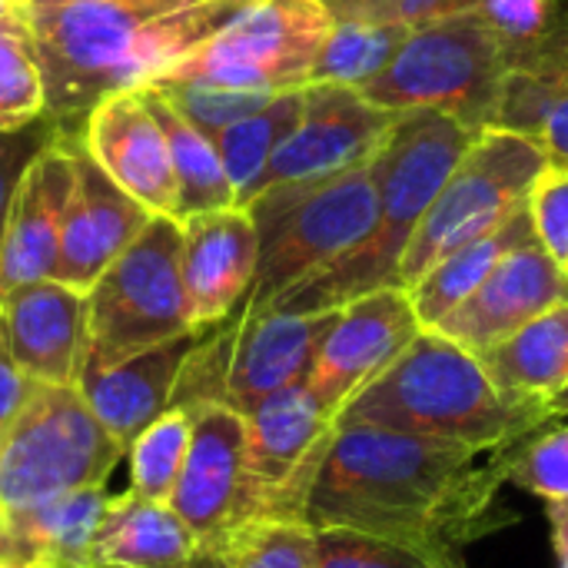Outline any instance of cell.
<instances>
[{"label": "cell", "instance_id": "1", "mask_svg": "<svg viewBox=\"0 0 568 568\" xmlns=\"http://www.w3.org/2000/svg\"><path fill=\"white\" fill-rule=\"evenodd\" d=\"M479 453L376 426H333L303 503L310 529H356L463 549L519 523Z\"/></svg>", "mask_w": 568, "mask_h": 568}, {"label": "cell", "instance_id": "2", "mask_svg": "<svg viewBox=\"0 0 568 568\" xmlns=\"http://www.w3.org/2000/svg\"><path fill=\"white\" fill-rule=\"evenodd\" d=\"M250 0H73L30 10L60 140H80L87 113L116 90L146 87L213 37Z\"/></svg>", "mask_w": 568, "mask_h": 568}, {"label": "cell", "instance_id": "3", "mask_svg": "<svg viewBox=\"0 0 568 568\" xmlns=\"http://www.w3.org/2000/svg\"><path fill=\"white\" fill-rule=\"evenodd\" d=\"M552 419L559 416L549 403L503 393L476 353L423 329L336 413L333 426H376L486 456Z\"/></svg>", "mask_w": 568, "mask_h": 568}, {"label": "cell", "instance_id": "4", "mask_svg": "<svg viewBox=\"0 0 568 568\" xmlns=\"http://www.w3.org/2000/svg\"><path fill=\"white\" fill-rule=\"evenodd\" d=\"M479 133L439 110H403L369 156L376 183V226L336 263L306 276L266 310L326 313L373 290L399 286L403 253L433 196Z\"/></svg>", "mask_w": 568, "mask_h": 568}, {"label": "cell", "instance_id": "5", "mask_svg": "<svg viewBox=\"0 0 568 568\" xmlns=\"http://www.w3.org/2000/svg\"><path fill=\"white\" fill-rule=\"evenodd\" d=\"M260 233L253 290L240 310L260 313L286 290L359 246L376 226V183L369 163L310 186H280L243 206Z\"/></svg>", "mask_w": 568, "mask_h": 568}, {"label": "cell", "instance_id": "6", "mask_svg": "<svg viewBox=\"0 0 568 568\" xmlns=\"http://www.w3.org/2000/svg\"><path fill=\"white\" fill-rule=\"evenodd\" d=\"M123 456L126 449L100 426L77 386L33 383L17 419L0 436V516L106 486Z\"/></svg>", "mask_w": 568, "mask_h": 568}, {"label": "cell", "instance_id": "7", "mask_svg": "<svg viewBox=\"0 0 568 568\" xmlns=\"http://www.w3.org/2000/svg\"><path fill=\"white\" fill-rule=\"evenodd\" d=\"M503 80V47L466 7L413 27L393 63L359 93L386 110H439L483 133L496 120Z\"/></svg>", "mask_w": 568, "mask_h": 568}, {"label": "cell", "instance_id": "8", "mask_svg": "<svg viewBox=\"0 0 568 568\" xmlns=\"http://www.w3.org/2000/svg\"><path fill=\"white\" fill-rule=\"evenodd\" d=\"M180 220L150 216L140 236L87 290V363L113 366L196 333L180 273Z\"/></svg>", "mask_w": 568, "mask_h": 568}, {"label": "cell", "instance_id": "9", "mask_svg": "<svg viewBox=\"0 0 568 568\" xmlns=\"http://www.w3.org/2000/svg\"><path fill=\"white\" fill-rule=\"evenodd\" d=\"M546 163L532 136L483 130L419 220L399 263V286L409 290L436 260L509 223L526 206Z\"/></svg>", "mask_w": 568, "mask_h": 568}, {"label": "cell", "instance_id": "10", "mask_svg": "<svg viewBox=\"0 0 568 568\" xmlns=\"http://www.w3.org/2000/svg\"><path fill=\"white\" fill-rule=\"evenodd\" d=\"M329 27L333 17L316 0H250L150 83H220L253 93L300 90L310 83Z\"/></svg>", "mask_w": 568, "mask_h": 568}, {"label": "cell", "instance_id": "11", "mask_svg": "<svg viewBox=\"0 0 568 568\" xmlns=\"http://www.w3.org/2000/svg\"><path fill=\"white\" fill-rule=\"evenodd\" d=\"M333 413L310 383L286 386L246 413V469L253 519H296L333 439Z\"/></svg>", "mask_w": 568, "mask_h": 568}, {"label": "cell", "instance_id": "12", "mask_svg": "<svg viewBox=\"0 0 568 568\" xmlns=\"http://www.w3.org/2000/svg\"><path fill=\"white\" fill-rule=\"evenodd\" d=\"M399 113L403 110H386L366 100L353 87L306 83L300 123L266 163L253 200L266 190L310 186L369 163Z\"/></svg>", "mask_w": 568, "mask_h": 568}, {"label": "cell", "instance_id": "13", "mask_svg": "<svg viewBox=\"0 0 568 568\" xmlns=\"http://www.w3.org/2000/svg\"><path fill=\"white\" fill-rule=\"evenodd\" d=\"M190 416L193 436L170 506L203 546L220 539L233 526L253 519L246 469V416L226 403L193 406Z\"/></svg>", "mask_w": 568, "mask_h": 568}, {"label": "cell", "instance_id": "14", "mask_svg": "<svg viewBox=\"0 0 568 568\" xmlns=\"http://www.w3.org/2000/svg\"><path fill=\"white\" fill-rule=\"evenodd\" d=\"M423 323L403 286L373 290L336 310L316 353L310 389L336 416L366 383H373L416 336Z\"/></svg>", "mask_w": 568, "mask_h": 568}, {"label": "cell", "instance_id": "15", "mask_svg": "<svg viewBox=\"0 0 568 568\" xmlns=\"http://www.w3.org/2000/svg\"><path fill=\"white\" fill-rule=\"evenodd\" d=\"M559 303H568V270L529 236L433 329L479 356Z\"/></svg>", "mask_w": 568, "mask_h": 568}, {"label": "cell", "instance_id": "16", "mask_svg": "<svg viewBox=\"0 0 568 568\" xmlns=\"http://www.w3.org/2000/svg\"><path fill=\"white\" fill-rule=\"evenodd\" d=\"M73 166V190L60 233V256L53 280L87 293L100 273L140 236L150 223V210L120 190L80 146V140H63Z\"/></svg>", "mask_w": 568, "mask_h": 568}, {"label": "cell", "instance_id": "17", "mask_svg": "<svg viewBox=\"0 0 568 568\" xmlns=\"http://www.w3.org/2000/svg\"><path fill=\"white\" fill-rule=\"evenodd\" d=\"M80 146L153 216L176 220V176L166 136L140 90L106 93L83 120Z\"/></svg>", "mask_w": 568, "mask_h": 568}, {"label": "cell", "instance_id": "18", "mask_svg": "<svg viewBox=\"0 0 568 568\" xmlns=\"http://www.w3.org/2000/svg\"><path fill=\"white\" fill-rule=\"evenodd\" d=\"M180 273L193 329H210L236 316L253 290L260 233L243 206L210 210L180 220Z\"/></svg>", "mask_w": 568, "mask_h": 568}, {"label": "cell", "instance_id": "19", "mask_svg": "<svg viewBox=\"0 0 568 568\" xmlns=\"http://www.w3.org/2000/svg\"><path fill=\"white\" fill-rule=\"evenodd\" d=\"M236 343L226 373V406L250 413L260 399L306 383L316 363V353L336 320V310L326 313H236Z\"/></svg>", "mask_w": 568, "mask_h": 568}, {"label": "cell", "instance_id": "20", "mask_svg": "<svg viewBox=\"0 0 568 568\" xmlns=\"http://www.w3.org/2000/svg\"><path fill=\"white\" fill-rule=\"evenodd\" d=\"M17 366L47 386H77L87 363V293L40 280L0 296Z\"/></svg>", "mask_w": 568, "mask_h": 568}, {"label": "cell", "instance_id": "21", "mask_svg": "<svg viewBox=\"0 0 568 568\" xmlns=\"http://www.w3.org/2000/svg\"><path fill=\"white\" fill-rule=\"evenodd\" d=\"M70 190H73V166H70L67 143L57 136L27 166L17 186L3 246H0V296L27 283L53 280Z\"/></svg>", "mask_w": 568, "mask_h": 568}, {"label": "cell", "instance_id": "22", "mask_svg": "<svg viewBox=\"0 0 568 568\" xmlns=\"http://www.w3.org/2000/svg\"><path fill=\"white\" fill-rule=\"evenodd\" d=\"M200 336L203 329L166 339L113 366H83L77 389L87 399L90 413L100 419V426L123 449L170 409L180 366Z\"/></svg>", "mask_w": 568, "mask_h": 568}, {"label": "cell", "instance_id": "23", "mask_svg": "<svg viewBox=\"0 0 568 568\" xmlns=\"http://www.w3.org/2000/svg\"><path fill=\"white\" fill-rule=\"evenodd\" d=\"M200 549L170 503L123 493L106 503L90 568H183Z\"/></svg>", "mask_w": 568, "mask_h": 568}, {"label": "cell", "instance_id": "24", "mask_svg": "<svg viewBox=\"0 0 568 568\" xmlns=\"http://www.w3.org/2000/svg\"><path fill=\"white\" fill-rule=\"evenodd\" d=\"M503 63L506 80L489 130H513L536 140L549 110L568 93V7L542 37L503 50Z\"/></svg>", "mask_w": 568, "mask_h": 568}, {"label": "cell", "instance_id": "25", "mask_svg": "<svg viewBox=\"0 0 568 568\" xmlns=\"http://www.w3.org/2000/svg\"><path fill=\"white\" fill-rule=\"evenodd\" d=\"M479 359L503 393L552 403L568 386V303L529 320Z\"/></svg>", "mask_w": 568, "mask_h": 568}, {"label": "cell", "instance_id": "26", "mask_svg": "<svg viewBox=\"0 0 568 568\" xmlns=\"http://www.w3.org/2000/svg\"><path fill=\"white\" fill-rule=\"evenodd\" d=\"M532 233V223H529V213L526 206L509 220L503 223L499 230L446 253L443 260H436L406 293L413 300V310L423 323V329H433L439 326L489 273L493 266L509 253L516 250L519 243H526Z\"/></svg>", "mask_w": 568, "mask_h": 568}, {"label": "cell", "instance_id": "27", "mask_svg": "<svg viewBox=\"0 0 568 568\" xmlns=\"http://www.w3.org/2000/svg\"><path fill=\"white\" fill-rule=\"evenodd\" d=\"M136 90L153 110L170 146V163L176 176V220L236 206V193L230 186V176L223 170L213 140L200 126H193L160 90L153 87H136Z\"/></svg>", "mask_w": 568, "mask_h": 568}, {"label": "cell", "instance_id": "28", "mask_svg": "<svg viewBox=\"0 0 568 568\" xmlns=\"http://www.w3.org/2000/svg\"><path fill=\"white\" fill-rule=\"evenodd\" d=\"M106 503L110 496L103 493V486H90V489L67 493L30 513L7 516V519L17 526L20 542L30 556V566L57 562L63 568H90L93 536H97Z\"/></svg>", "mask_w": 568, "mask_h": 568}, {"label": "cell", "instance_id": "29", "mask_svg": "<svg viewBox=\"0 0 568 568\" xmlns=\"http://www.w3.org/2000/svg\"><path fill=\"white\" fill-rule=\"evenodd\" d=\"M300 113H303V87L276 93L266 106H260L256 113L236 120L233 126L213 136V146L236 193V206H246L253 200L266 163L273 160L280 143L293 133Z\"/></svg>", "mask_w": 568, "mask_h": 568}, {"label": "cell", "instance_id": "30", "mask_svg": "<svg viewBox=\"0 0 568 568\" xmlns=\"http://www.w3.org/2000/svg\"><path fill=\"white\" fill-rule=\"evenodd\" d=\"M413 27L393 17H353L333 20L323 50L313 63L310 83H339L363 90L369 87L399 53Z\"/></svg>", "mask_w": 568, "mask_h": 568}, {"label": "cell", "instance_id": "31", "mask_svg": "<svg viewBox=\"0 0 568 568\" xmlns=\"http://www.w3.org/2000/svg\"><path fill=\"white\" fill-rule=\"evenodd\" d=\"M203 546L226 568H320L316 529L296 519H246Z\"/></svg>", "mask_w": 568, "mask_h": 568}, {"label": "cell", "instance_id": "32", "mask_svg": "<svg viewBox=\"0 0 568 568\" xmlns=\"http://www.w3.org/2000/svg\"><path fill=\"white\" fill-rule=\"evenodd\" d=\"M47 110L30 10L0 13V130L23 126Z\"/></svg>", "mask_w": 568, "mask_h": 568}, {"label": "cell", "instance_id": "33", "mask_svg": "<svg viewBox=\"0 0 568 568\" xmlns=\"http://www.w3.org/2000/svg\"><path fill=\"white\" fill-rule=\"evenodd\" d=\"M320 568H469L456 549L409 539L369 536L356 529H316Z\"/></svg>", "mask_w": 568, "mask_h": 568}, {"label": "cell", "instance_id": "34", "mask_svg": "<svg viewBox=\"0 0 568 568\" xmlns=\"http://www.w3.org/2000/svg\"><path fill=\"white\" fill-rule=\"evenodd\" d=\"M193 436V416L190 409H166L160 419H153L130 446V493L156 503H170L173 486L180 479L186 449Z\"/></svg>", "mask_w": 568, "mask_h": 568}, {"label": "cell", "instance_id": "35", "mask_svg": "<svg viewBox=\"0 0 568 568\" xmlns=\"http://www.w3.org/2000/svg\"><path fill=\"white\" fill-rule=\"evenodd\" d=\"M493 466L506 486L539 496L542 503L568 499V423L556 426L552 419L513 446L493 453Z\"/></svg>", "mask_w": 568, "mask_h": 568}, {"label": "cell", "instance_id": "36", "mask_svg": "<svg viewBox=\"0 0 568 568\" xmlns=\"http://www.w3.org/2000/svg\"><path fill=\"white\" fill-rule=\"evenodd\" d=\"M160 90L193 126H200L210 140L233 126L236 120L256 113L266 106L276 93H253V90H233L220 83H150Z\"/></svg>", "mask_w": 568, "mask_h": 568}, {"label": "cell", "instance_id": "37", "mask_svg": "<svg viewBox=\"0 0 568 568\" xmlns=\"http://www.w3.org/2000/svg\"><path fill=\"white\" fill-rule=\"evenodd\" d=\"M568 3L562 0H476L469 10L496 33L499 47H523L552 30Z\"/></svg>", "mask_w": 568, "mask_h": 568}, {"label": "cell", "instance_id": "38", "mask_svg": "<svg viewBox=\"0 0 568 568\" xmlns=\"http://www.w3.org/2000/svg\"><path fill=\"white\" fill-rule=\"evenodd\" d=\"M60 136L57 123L43 113L23 126H3L0 130V246L10 220V206L17 196V186L27 173V166Z\"/></svg>", "mask_w": 568, "mask_h": 568}, {"label": "cell", "instance_id": "39", "mask_svg": "<svg viewBox=\"0 0 568 568\" xmlns=\"http://www.w3.org/2000/svg\"><path fill=\"white\" fill-rule=\"evenodd\" d=\"M526 213L542 250L568 270V170L546 163L529 190Z\"/></svg>", "mask_w": 568, "mask_h": 568}, {"label": "cell", "instance_id": "40", "mask_svg": "<svg viewBox=\"0 0 568 568\" xmlns=\"http://www.w3.org/2000/svg\"><path fill=\"white\" fill-rule=\"evenodd\" d=\"M33 379L17 366V356L10 349V336H7V320L0 313V436L7 433V426L17 419L20 406L30 396Z\"/></svg>", "mask_w": 568, "mask_h": 568}, {"label": "cell", "instance_id": "41", "mask_svg": "<svg viewBox=\"0 0 568 568\" xmlns=\"http://www.w3.org/2000/svg\"><path fill=\"white\" fill-rule=\"evenodd\" d=\"M536 143L542 146V153L552 166L568 170V93L549 110L542 130L536 133Z\"/></svg>", "mask_w": 568, "mask_h": 568}, {"label": "cell", "instance_id": "42", "mask_svg": "<svg viewBox=\"0 0 568 568\" xmlns=\"http://www.w3.org/2000/svg\"><path fill=\"white\" fill-rule=\"evenodd\" d=\"M456 0H396L393 7V20L406 23V27H419L429 20H439L446 13H456Z\"/></svg>", "mask_w": 568, "mask_h": 568}, {"label": "cell", "instance_id": "43", "mask_svg": "<svg viewBox=\"0 0 568 568\" xmlns=\"http://www.w3.org/2000/svg\"><path fill=\"white\" fill-rule=\"evenodd\" d=\"M326 7L333 20H353V17H393L396 0H316Z\"/></svg>", "mask_w": 568, "mask_h": 568}, {"label": "cell", "instance_id": "44", "mask_svg": "<svg viewBox=\"0 0 568 568\" xmlns=\"http://www.w3.org/2000/svg\"><path fill=\"white\" fill-rule=\"evenodd\" d=\"M546 519H549L556 568H568V499H549L546 503Z\"/></svg>", "mask_w": 568, "mask_h": 568}, {"label": "cell", "instance_id": "45", "mask_svg": "<svg viewBox=\"0 0 568 568\" xmlns=\"http://www.w3.org/2000/svg\"><path fill=\"white\" fill-rule=\"evenodd\" d=\"M183 568H226V566H223V559H220L210 546H200V549L193 552V559H190Z\"/></svg>", "mask_w": 568, "mask_h": 568}, {"label": "cell", "instance_id": "46", "mask_svg": "<svg viewBox=\"0 0 568 568\" xmlns=\"http://www.w3.org/2000/svg\"><path fill=\"white\" fill-rule=\"evenodd\" d=\"M549 406H552V413H556L559 419H562V416H568V386L562 389V393H559V396H556V399H552V403H549Z\"/></svg>", "mask_w": 568, "mask_h": 568}, {"label": "cell", "instance_id": "47", "mask_svg": "<svg viewBox=\"0 0 568 568\" xmlns=\"http://www.w3.org/2000/svg\"><path fill=\"white\" fill-rule=\"evenodd\" d=\"M10 10H27L23 0H0V13H10Z\"/></svg>", "mask_w": 568, "mask_h": 568}, {"label": "cell", "instance_id": "48", "mask_svg": "<svg viewBox=\"0 0 568 568\" xmlns=\"http://www.w3.org/2000/svg\"><path fill=\"white\" fill-rule=\"evenodd\" d=\"M53 3H73V0H30V10L33 7H53Z\"/></svg>", "mask_w": 568, "mask_h": 568}, {"label": "cell", "instance_id": "49", "mask_svg": "<svg viewBox=\"0 0 568 568\" xmlns=\"http://www.w3.org/2000/svg\"><path fill=\"white\" fill-rule=\"evenodd\" d=\"M27 568H63V566H57V562H33V566H27Z\"/></svg>", "mask_w": 568, "mask_h": 568}, {"label": "cell", "instance_id": "50", "mask_svg": "<svg viewBox=\"0 0 568 568\" xmlns=\"http://www.w3.org/2000/svg\"><path fill=\"white\" fill-rule=\"evenodd\" d=\"M473 3H476V0H456V7H459V10H466V7H473Z\"/></svg>", "mask_w": 568, "mask_h": 568}, {"label": "cell", "instance_id": "51", "mask_svg": "<svg viewBox=\"0 0 568 568\" xmlns=\"http://www.w3.org/2000/svg\"><path fill=\"white\" fill-rule=\"evenodd\" d=\"M23 3H27V10H30V0H23Z\"/></svg>", "mask_w": 568, "mask_h": 568}, {"label": "cell", "instance_id": "52", "mask_svg": "<svg viewBox=\"0 0 568 568\" xmlns=\"http://www.w3.org/2000/svg\"><path fill=\"white\" fill-rule=\"evenodd\" d=\"M0 568H10V566H0Z\"/></svg>", "mask_w": 568, "mask_h": 568}]
</instances>
